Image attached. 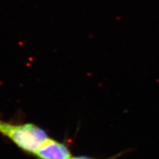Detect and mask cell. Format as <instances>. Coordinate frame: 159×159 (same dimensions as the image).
<instances>
[{
	"mask_svg": "<svg viewBox=\"0 0 159 159\" xmlns=\"http://www.w3.org/2000/svg\"><path fill=\"white\" fill-rule=\"evenodd\" d=\"M70 159H94L89 158V157H86V156H77V157H71Z\"/></svg>",
	"mask_w": 159,
	"mask_h": 159,
	"instance_id": "obj_3",
	"label": "cell"
},
{
	"mask_svg": "<svg viewBox=\"0 0 159 159\" xmlns=\"http://www.w3.org/2000/svg\"><path fill=\"white\" fill-rule=\"evenodd\" d=\"M0 134L7 137L21 150L34 153L48 138L42 128L32 123L12 124L0 120Z\"/></svg>",
	"mask_w": 159,
	"mask_h": 159,
	"instance_id": "obj_1",
	"label": "cell"
},
{
	"mask_svg": "<svg viewBox=\"0 0 159 159\" xmlns=\"http://www.w3.org/2000/svg\"><path fill=\"white\" fill-rule=\"evenodd\" d=\"M39 159H70L71 152L66 145L47 138L33 153Z\"/></svg>",
	"mask_w": 159,
	"mask_h": 159,
	"instance_id": "obj_2",
	"label": "cell"
}]
</instances>
